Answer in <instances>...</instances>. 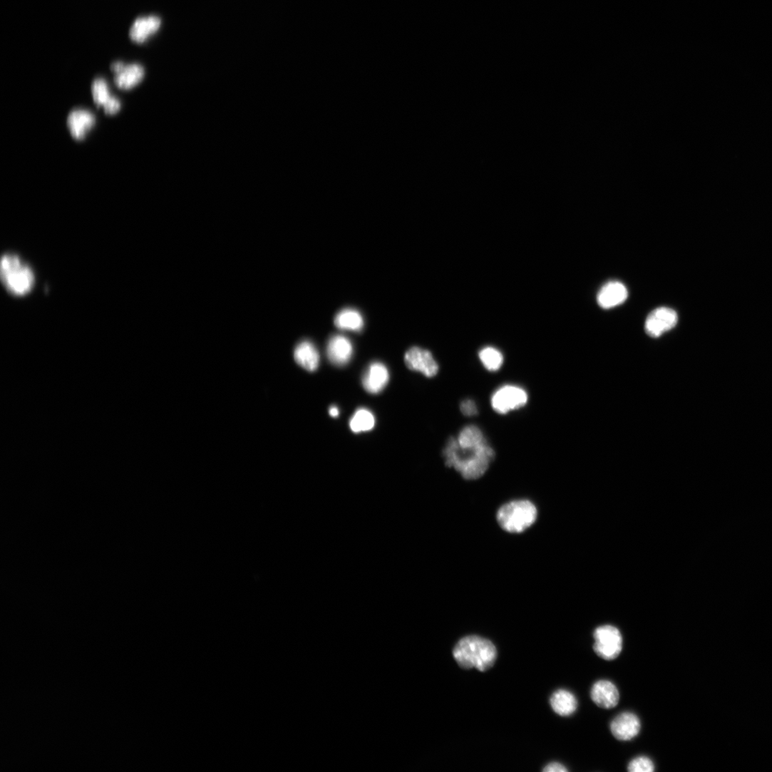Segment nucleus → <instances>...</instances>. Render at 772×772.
Segmentation results:
<instances>
[{
  "instance_id": "nucleus-24",
  "label": "nucleus",
  "mask_w": 772,
  "mask_h": 772,
  "mask_svg": "<svg viewBox=\"0 0 772 772\" xmlns=\"http://www.w3.org/2000/svg\"><path fill=\"white\" fill-rule=\"evenodd\" d=\"M460 411L465 416H474L478 413V409L475 402L472 400H465L460 404Z\"/></svg>"
},
{
  "instance_id": "nucleus-19",
  "label": "nucleus",
  "mask_w": 772,
  "mask_h": 772,
  "mask_svg": "<svg viewBox=\"0 0 772 772\" xmlns=\"http://www.w3.org/2000/svg\"><path fill=\"white\" fill-rule=\"evenodd\" d=\"M335 326L344 331H361L364 326L361 314L356 310L347 309L341 311L334 319Z\"/></svg>"
},
{
  "instance_id": "nucleus-23",
  "label": "nucleus",
  "mask_w": 772,
  "mask_h": 772,
  "mask_svg": "<svg viewBox=\"0 0 772 772\" xmlns=\"http://www.w3.org/2000/svg\"><path fill=\"white\" fill-rule=\"evenodd\" d=\"M627 769L630 772H653L655 765L649 757L639 756L629 762Z\"/></svg>"
},
{
  "instance_id": "nucleus-3",
  "label": "nucleus",
  "mask_w": 772,
  "mask_h": 772,
  "mask_svg": "<svg viewBox=\"0 0 772 772\" xmlns=\"http://www.w3.org/2000/svg\"><path fill=\"white\" fill-rule=\"evenodd\" d=\"M0 277L6 291L16 297L29 295L35 287L34 270L16 253L9 252L2 257Z\"/></svg>"
},
{
  "instance_id": "nucleus-17",
  "label": "nucleus",
  "mask_w": 772,
  "mask_h": 772,
  "mask_svg": "<svg viewBox=\"0 0 772 772\" xmlns=\"http://www.w3.org/2000/svg\"><path fill=\"white\" fill-rule=\"evenodd\" d=\"M550 704L554 711L558 715L570 716L576 712L578 701L573 693L562 689L553 693L550 698Z\"/></svg>"
},
{
  "instance_id": "nucleus-5",
  "label": "nucleus",
  "mask_w": 772,
  "mask_h": 772,
  "mask_svg": "<svg viewBox=\"0 0 772 772\" xmlns=\"http://www.w3.org/2000/svg\"><path fill=\"white\" fill-rule=\"evenodd\" d=\"M594 650L602 659L612 661L620 655L623 649V637L621 632L612 625L597 628L594 632Z\"/></svg>"
},
{
  "instance_id": "nucleus-11",
  "label": "nucleus",
  "mask_w": 772,
  "mask_h": 772,
  "mask_svg": "<svg viewBox=\"0 0 772 772\" xmlns=\"http://www.w3.org/2000/svg\"><path fill=\"white\" fill-rule=\"evenodd\" d=\"M388 381L389 373L386 366L379 362H374L365 371L362 378V384L368 393L378 394L385 388Z\"/></svg>"
},
{
  "instance_id": "nucleus-27",
  "label": "nucleus",
  "mask_w": 772,
  "mask_h": 772,
  "mask_svg": "<svg viewBox=\"0 0 772 772\" xmlns=\"http://www.w3.org/2000/svg\"><path fill=\"white\" fill-rule=\"evenodd\" d=\"M125 66V65L122 62H115L112 64L111 70L116 75L123 70Z\"/></svg>"
},
{
  "instance_id": "nucleus-6",
  "label": "nucleus",
  "mask_w": 772,
  "mask_h": 772,
  "mask_svg": "<svg viewBox=\"0 0 772 772\" xmlns=\"http://www.w3.org/2000/svg\"><path fill=\"white\" fill-rule=\"evenodd\" d=\"M528 401L527 392L520 387L504 386L496 391L491 398L492 407L497 413L505 414L525 406Z\"/></svg>"
},
{
  "instance_id": "nucleus-22",
  "label": "nucleus",
  "mask_w": 772,
  "mask_h": 772,
  "mask_svg": "<svg viewBox=\"0 0 772 772\" xmlns=\"http://www.w3.org/2000/svg\"><path fill=\"white\" fill-rule=\"evenodd\" d=\"M92 95L93 101L98 108L104 107L113 97L110 95L107 83L102 78H98L93 83Z\"/></svg>"
},
{
  "instance_id": "nucleus-9",
  "label": "nucleus",
  "mask_w": 772,
  "mask_h": 772,
  "mask_svg": "<svg viewBox=\"0 0 772 772\" xmlns=\"http://www.w3.org/2000/svg\"><path fill=\"white\" fill-rule=\"evenodd\" d=\"M642 728L641 721L635 714L623 712L611 722L610 729L613 736L619 741H627L637 737Z\"/></svg>"
},
{
  "instance_id": "nucleus-21",
  "label": "nucleus",
  "mask_w": 772,
  "mask_h": 772,
  "mask_svg": "<svg viewBox=\"0 0 772 772\" xmlns=\"http://www.w3.org/2000/svg\"><path fill=\"white\" fill-rule=\"evenodd\" d=\"M479 358L484 367L489 371H497L503 365L502 354L492 347H486L479 353Z\"/></svg>"
},
{
  "instance_id": "nucleus-8",
  "label": "nucleus",
  "mask_w": 772,
  "mask_h": 772,
  "mask_svg": "<svg viewBox=\"0 0 772 772\" xmlns=\"http://www.w3.org/2000/svg\"><path fill=\"white\" fill-rule=\"evenodd\" d=\"M404 361L410 370L420 372L428 378L435 376L438 372V365L431 352L419 347L411 348L406 353Z\"/></svg>"
},
{
  "instance_id": "nucleus-13",
  "label": "nucleus",
  "mask_w": 772,
  "mask_h": 772,
  "mask_svg": "<svg viewBox=\"0 0 772 772\" xmlns=\"http://www.w3.org/2000/svg\"><path fill=\"white\" fill-rule=\"evenodd\" d=\"M628 297L626 287L619 282H611L604 285L597 295L600 307L609 309L624 303Z\"/></svg>"
},
{
  "instance_id": "nucleus-4",
  "label": "nucleus",
  "mask_w": 772,
  "mask_h": 772,
  "mask_svg": "<svg viewBox=\"0 0 772 772\" xmlns=\"http://www.w3.org/2000/svg\"><path fill=\"white\" fill-rule=\"evenodd\" d=\"M537 515V509L531 501L513 500L500 508L497 513V520L505 531L522 533L535 523Z\"/></svg>"
},
{
  "instance_id": "nucleus-2",
  "label": "nucleus",
  "mask_w": 772,
  "mask_h": 772,
  "mask_svg": "<svg viewBox=\"0 0 772 772\" xmlns=\"http://www.w3.org/2000/svg\"><path fill=\"white\" fill-rule=\"evenodd\" d=\"M453 656L463 669H490L497 659V650L490 640L476 635L467 636L456 644Z\"/></svg>"
},
{
  "instance_id": "nucleus-10",
  "label": "nucleus",
  "mask_w": 772,
  "mask_h": 772,
  "mask_svg": "<svg viewBox=\"0 0 772 772\" xmlns=\"http://www.w3.org/2000/svg\"><path fill=\"white\" fill-rule=\"evenodd\" d=\"M590 695L596 705L605 709L616 707L620 699L618 688L609 680H599L595 683Z\"/></svg>"
},
{
  "instance_id": "nucleus-25",
  "label": "nucleus",
  "mask_w": 772,
  "mask_h": 772,
  "mask_svg": "<svg viewBox=\"0 0 772 772\" xmlns=\"http://www.w3.org/2000/svg\"><path fill=\"white\" fill-rule=\"evenodd\" d=\"M120 102L115 97H112L103 107L104 112L107 115H115L120 110Z\"/></svg>"
},
{
  "instance_id": "nucleus-28",
  "label": "nucleus",
  "mask_w": 772,
  "mask_h": 772,
  "mask_svg": "<svg viewBox=\"0 0 772 772\" xmlns=\"http://www.w3.org/2000/svg\"><path fill=\"white\" fill-rule=\"evenodd\" d=\"M329 414L333 418H336L339 416V409L336 406H331L329 409Z\"/></svg>"
},
{
  "instance_id": "nucleus-1",
  "label": "nucleus",
  "mask_w": 772,
  "mask_h": 772,
  "mask_svg": "<svg viewBox=\"0 0 772 772\" xmlns=\"http://www.w3.org/2000/svg\"><path fill=\"white\" fill-rule=\"evenodd\" d=\"M446 465L456 469L468 480L480 478L495 457L487 441L479 445H462L451 438L443 451Z\"/></svg>"
},
{
  "instance_id": "nucleus-14",
  "label": "nucleus",
  "mask_w": 772,
  "mask_h": 772,
  "mask_svg": "<svg viewBox=\"0 0 772 772\" xmlns=\"http://www.w3.org/2000/svg\"><path fill=\"white\" fill-rule=\"evenodd\" d=\"M95 123L94 115L89 111L81 109L72 111L68 118V127L71 134L77 140H83Z\"/></svg>"
},
{
  "instance_id": "nucleus-26",
  "label": "nucleus",
  "mask_w": 772,
  "mask_h": 772,
  "mask_svg": "<svg viewBox=\"0 0 772 772\" xmlns=\"http://www.w3.org/2000/svg\"><path fill=\"white\" fill-rule=\"evenodd\" d=\"M568 771L567 768L560 762H552L543 768V771L545 772H567Z\"/></svg>"
},
{
  "instance_id": "nucleus-18",
  "label": "nucleus",
  "mask_w": 772,
  "mask_h": 772,
  "mask_svg": "<svg viewBox=\"0 0 772 772\" xmlns=\"http://www.w3.org/2000/svg\"><path fill=\"white\" fill-rule=\"evenodd\" d=\"M144 75L145 71L141 66L125 65L123 70L115 75V83L121 90H130L143 81Z\"/></svg>"
},
{
  "instance_id": "nucleus-7",
  "label": "nucleus",
  "mask_w": 772,
  "mask_h": 772,
  "mask_svg": "<svg viewBox=\"0 0 772 772\" xmlns=\"http://www.w3.org/2000/svg\"><path fill=\"white\" fill-rule=\"evenodd\" d=\"M678 322L676 312L669 308L662 307L653 311L645 323L646 333L652 338H658L674 329Z\"/></svg>"
},
{
  "instance_id": "nucleus-16",
  "label": "nucleus",
  "mask_w": 772,
  "mask_h": 772,
  "mask_svg": "<svg viewBox=\"0 0 772 772\" xmlns=\"http://www.w3.org/2000/svg\"><path fill=\"white\" fill-rule=\"evenodd\" d=\"M294 359L300 366L309 372L316 371L320 364L319 351L309 341H304L296 347Z\"/></svg>"
},
{
  "instance_id": "nucleus-15",
  "label": "nucleus",
  "mask_w": 772,
  "mask_h": 772,
  "mask_svg": "<svg viewBox=\"0 0 772 772\" xmlns=\"http://www.w3.org/2000/svg\"><path fill=\"white\" fill-rule=\"evenodd\" d=\"M160 25L161 21L157 16L138 19L131 27L130 37L137 43H143L159 30Z\"/></svg>"
},
{
  "instance_id": "nucleus-20",
  "label": "nucleus",
  "mask_w": 772,
  "mask_h": 772,
  "mask_svg": "<svg viewBox=\"0 0 772 772\" xmlns=\"http://www.w3.org/2000/svg\"><path fill=\"white\" fill-rule=\"evenodd\" d=\"M375 426L373 413L367 409L358 410L350 421V427L354 433L371 431Z\"/></svg>"
},
{
  "instance_id": "nucleus-12",
  "label": "nucleus",
  "mask_w": 772,
  "mask_h": 772,
  "mask_svg": "<svg viewBox=\"0 0 772 772\" xmlns=\"http://www.w3.org/2000/svg\"><path fill=\"white\" fill-rule=\"evenodd\" d=\"M326 352L329 361L334 365L344 366L350 361L354 349L349 339L341 335H336L329 339Z\"/></svg>"
}]
</instances>
